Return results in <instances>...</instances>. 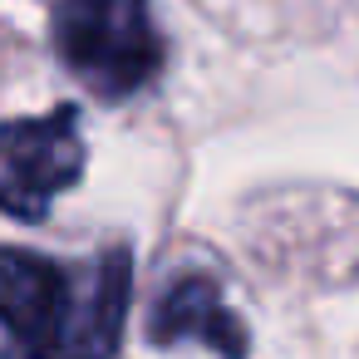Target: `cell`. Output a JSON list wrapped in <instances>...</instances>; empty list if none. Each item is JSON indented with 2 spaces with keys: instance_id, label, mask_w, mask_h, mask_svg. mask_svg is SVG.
<instances>
[{
  "instance_id": "3957f363",
  "label": "cell",
  "mask_w": 359,
  "mask_h": 359,
  "mask_svg": "<svg viewBox=\"0 0 359 359\" xmlns=\"http://www.w3.org/2000/svg\"><path fill=\"white\" fill-rule=\"evenodd\" d=\"M84 163L89 148L74 104H60L45 118L0 123V212H11L15 222L50 217L55 197L84 177Z\"/></svg>"
},
{
  "instance_id": "6da1fadb",
  "label": "cell",
  "mask_w": 359,
  "mask_h": 359,
  "mask_svg": "<svg viewBox=\"0 0 359 359\" xmlns=\"http://www.w3.org/2000/svg\"><path fill=\"white\" fill-rule=\"evenodd\" d=\"M128 295V246H104L89 261L0 246V359H114Z\"/></svg>"
},
{
  "instance_id": "277c9868",
  "label": "cell",
  "mask_w": 359,
  "mask_h": 359,
  "mask_svg": "<svg viewBox=\"0 0 359 359\" xmlns=\"http://www.w3.org/2000/svg\"><path fill=\"white\" fill-rule=\"evenodd\" d=\"M197 339L217 359H246V325L231 315L212 276H182L153 305V344Z\"/></svg>"
},
{
  "instance_id": "7a4b0ae2",
  "label": "cell",
  "mask_w": 359,
  "mask_h": 359,
  "mask_svg": "<svg viewBox=\"0 0 359 359\" xmlns=\"http://www.w3.org/2000/svg\"><path fill=\"white\" fill-rule=\"evenodd\" d=\"M55 50L99 99H128L163 69V35L148 0H55Z\"/></svg>"
}]
</instances>
